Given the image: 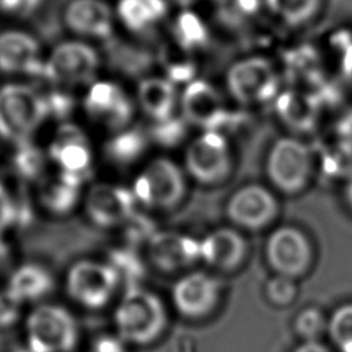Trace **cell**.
<instances>
[{
	"instance_id": "7a4b0ae2",
	"label": "cell",
	"mask_w": 352,
	"mask_h": 352,
	"mask_svg": "<svg viewBox=\"0 0 352 352\" xmlns=\"http://www.w3.org/2000/svg\"><path fill=\"white\" fill-rule=\"evenodd\" d=\"M114 323L122 341L146 345L157 340L166 326V311L158 296L133 287L121 298L114 312Z\"/></svg>"
},
{
	"instance_id": "5bb4252c",
	"label": "cell",
	"mask_w": 352,
	"mask_h": 352,
	"mask_svg": "<svg viewBox=\"0 0 352 352\" xmlns=\"http://www.w3.org/2000/svg\"><path fill=\"white\" fill-rule=\"evenodd\" d=\"M133 192L109 184L94 186L85 201V209L92 223L99 227H113L133 216Z\"/></svg>"
},
{
	"instance_id": "30bf717a",
	"label": "cell",
	"mask_w": 352,
	"mask_h": 352,
	"mask_svg": "<svg viewBox=\"0 0 352 352\" xmlns=\"http://www.w3.org/2000/svg\"><path fill=\"white\" fill-rule=\"evenodd\" d=\"M265 258L278 275L294 278L308 270L312 261V245L300 228L279 226L265 241Z\"/></svg>"
},
{
	"instance_id": "484cf974",
	"label": "cell",
	"mask_w": 352,
	"mask_h": 352,
	"mask_svg": "<svg viewBox=\"0 0 352 352\" xmlns=\"http://www.w3.org/2000/svg\"><path fill=\"white\" fill-rule=\"evenodd\" d=\"M265 3L271 14L293 28L312 22L323 6V0H265Z\"/></svg>"
},
{
	"instance_id": "d590c367",
	"label": "cell",
	"mask_w": 352,
	"mask_h": 352,
	"mask_svg": "<svg viewBox=\"0 0 352 352\" xmlns=\"http://www.w3.org/2000/svg\"><path fill=\"white\" fill-rule=\"evenodd\" d=\"M19 301L14 298L8 292L0 297V324L11 322L15 318Z\"/></svg>"
},
{
	"instance_id": "52a82bcc",
	"label": "cell",
	"mask_w": 352,
	"mask_h": 352,
	"mask_svg": "<svg viewBox=\"0 0 352 352\" xmlns=\"http://www.w3.org/2000/svg\"><path fill=\"white\" fill-rule=\"evenodd\" d=\"M77 323L59 305L43 304L26 320V337L32 352H70L77 342Z\"/></svg>"
},
{
	"instance_id": "d4e9b609",
	"label": "cell",
	"mask_w": 352,
	"mask_h": 352,
	"mask_svg": "<svg viewBox=\"0 0 352 352\" xmlns=\"http://www.w3.org/2000/svg\"><path fill=\"white\" fill-rule=\"evenodd\" d=\"M51 275L43 267L26 264L12 274L7 292L22 302L41 298L51 290Z\"/></svg>"
},
{
	"instance_id": "d6a6232c",
	"label": "cell",
	"mask_w": 352,
	"mask_h": 352,
	"mask_svg": "<svg viewBox=\"0 0 352 352\" xmlns=\"http://www.w3.org/2000/svg\"><path fill=\"white\" fill-rule=\"evenodd\" d=\"M182 121L183 120L177 121L175 117H172L166 121L155 122L151 129L153 138L162 144H173L182 135Z\"/></svg>"
},
{
	"instance_id": "4dcf8cb0",
	"label": "cell",
	"mask_w": 352,
	"mask_h": 352,
	"mask_svg": "<svg viewBox=\"0 0 352 352\" xmlns=\"http://www.w3.org/2000/svg\"><path fill=\"white\" fill-rule=\"evenodd\" d=\"M265 293L271 302L276 305H287L294 300L297 287L293 278L276 274L268 280Z\"/></svg>"
},
{
	"instance_id": "6da1fadb",
	"label": "cell",
	"mask_w": 352,
	"mask_h": 352,
	"mask_svg": "<svg viewBox=\"0 0 352 352\" xmlns=\"http://www.w3.org/2000/svg\"><path fill=\"white\" fill-rule=\"evenodd\" d=\"M315 157L311 147L294 135L279 136L265 155V177L268 186L283 195H297L311 183Z\"/></svg>"
},
{
	"instance_id": "7402d4cb",
	"label": "cell",
	"mask_w": 352,
	"mask_h": 352,
	"mask_svg": "<svg viewBox=\"0 0 352 352\" xmlns=\"http://www.w3.org/2000/svg\"><path fill=\"white\" fill-rule=\"evenodd\" d=\"M275 107L279 120L293 131H308L318 120V106L315 99L301 91L289 89L278 94Z\"/></svg>"
},
{
	"instance_id": "ac0fdd59",
	"label": "cell",
	"mask_w": 352,
	"mask_h": 352,
	"mask_svg": "<svg viewBox=\"0 0 352 352\" xmlns=\"http://www.w3.org/2000/svg\"><path fill=\"white\" fill-rule=\"evenodd\" d=\"M0 70L6 73H25L43 77L44 63L38 56L37 41L22 32L0 34Z\"/></svg>"
},
{
	"instance_id": "8fae6325",
	"label": "cell",
	"mask_w": 352,
	"mask_h": 352,
	"mask_svg": "<svg viewBox=\"0 0 352 352\" xmlns=\"http://www.w3.org/2000/svg\"><path fill=\"white\" fill-rule=\"evenodd\" d=\"M182 120L201 131H219L227 106L223 92L205 80L190 81L179 96Z\"/></svg>"
},
{
	"instance_id": "f35d334b",
	"label": "cell",
	"mask_w": 352,
	"mask_h": 352,
	"mask_svg": "<svg viewBox=\"0 0 352 352\" xmlns=\"http://www.w3.org/2000/svg\"><path fill=\"white\" fill-rule=\"evenodd\" d=\"M342 198H344L345 205L352 210V170L344 177Z\"/></svg>"
},
{
	"instance_id": "d6986e66",
	"label": "cell",
	"mask_w": 352,
	"mask_h": 352,
	"mask_svg": "<svg viewBox=\"0 0 352 352\" xmlns=\"http://www.w3.org/2000/svg\"><path fill=\"white\" fill-rule=\"evenodd\" d=\"M180 92L165 77H148L140 81L138 100L142 110L154 121L161 122L173 117L179 109Z\"/></svg>"
},
{
	"instance_id": "5b68a950",
	"label": "cell",
	"mask_w": 352,
	"mask_h": 352,
	"mask_svg": "<svg viewBox=\"0 0 352 352\" xmlns=\"http://www.w3.org/2000/svg\"><path fill=\"white\" fill-rule=\"evenodd\" d=\"M187 175L179 164L166 157L151 160L133 183V197L157 210L177 208L187 194Z\"/></svg>"
},
{
	"instance_id": "83f0119b",
	"label": "cell",
	"mask_w": 352,
	"mask_h": 352,
	"mask_svg": "<svg viewBox=\"0 0 352 352\" xmlns=\"http://www.w3.org/2000/svg\"><path fill=\"white\" fill-rule=\"evenodd\" d=\"M326 331L340 352H352V302L344 304L333 312Z\"/></svg>"
},
{
	"instance_id": "8992f818",
	"label": "cell",
	"mask_w": 352,
	"mask_h": 352,
	"mask_svg": "<svg viewBox=\"0 0 352 352\" xmlns=\"http://www.w3.org/2000/svg\"><path fill=\"white\" fill-rule=\"evenodd\" d=\"M227 94L243 106L261 104L279 94L278 70L271 60L260 55H249L235 60L226 72Z\"/></svg>"
},
{
	"instance_id": "4316f807",
	"label": "cell",
	"mask_w": 352,
	"mask_h": 352,
	"mask_svg": "<svg viewBox=\"0 0 352 352\" xmlns=\"http://www.w3.org/2000/svg\"><path fill=\"white\" fill-rule=\"evenodd\" d=\"M146 142V133L142 129H128L120 132L104 144V155L113 164L128 165L143 153Z\"/></svg>"
},
{
	"instance_id": "1f68e13d",
	"label": "cell",
	"mask_w": 352,
	"mask_h": 352,
	"mask_svg": "<svg viewBox=\"0 0 352 352\" xmlns=\"http://www.w3.org/2000/svg\"><path fill=\"white\" fill-rule=\"evenodd\" d=\"M48 116H54L59 120L66 118L74 109V99L59 91H52L45 96Z\"/></svg>"
},
{
	"instance_id": "74e56055",
	"label": "cell",
	"mask_w": 352,
	"mask_h": 352,
	"mask_svg": "<svg viewBox=\"0 0 352 352\" xmlns=\"http://www.w3.org/2000/svg\"><path fill=\"white\" fill-rule=\"evenodd\" d=\"M293 352H330L326 345L320 344L319 341H302Z\"/></svg>"
},
{
	"instance_id": "8d00e7d4",
	"label": "cell",
	"mask_w": 352,
	"mask_h": 352,
	"mask_svg": "<svg viewBox=\"0 0 352 352\" xmlns=\"http://www.w3.org/2000/svg\"><path fill=\"white\" fill-rule=\"evenodd\" d=\"M341 72H342V76L346 80V82L352 87V44L349 47H346V50L342 55Z\"/></svg>"
},
{
	"instance_id": "cb8c5ba5",
	"label": "cell",
	"mask_w": 352,
	"mask_h": 352,
	"mask_svg": "<svg viewBox=\"0 0 352 352\" xmlns=\"http://www.w3.org/2000/svg\"><path fill=\"white\" fill-rule=\"evenodd\" d=\"M81 183L82 179L80 176L62 170L56 180H51L41 187L40 202L47 210L55 214H65L74 208Z\"/></svg>"
},
{
	"instance_id": "603a6c76",
	"label": "cell",
	"mask_w": 352,
	"mask_h": 352,
	"mask_svg": "<svg viewBox=\"0 0 352 352\" xmlns=\"http://www.w3.org/2000/svg\"><path fill=\"white\" fill-rule=\"evenodd\" d=\"M165 0H120L117 11L128 29L144 33L166 15Z\"/></svg>"
},
{
	"instance_id": "44dd1931",
	"label": "cell",
	"mask_w": 352,
	"mask_h": 352,
	"mask_svg": "<svg viewBox=\"0 0 352 352\" xmlns=\"http://www.w3.org/2000/svg\"><path fill=\"white\" fill-rule=\"evenodd\" d=\"M65 19L67 26L80 33L100 38L111 37V11L100 0H73L67 4Z\"/></svg>"
},
{
	"instance_id": "4fadbf2b",
	"label": "cell",
	"mask_w": 352,
	"mask_h": 352,
	"mask_svg": "<svg viewBox=\"0 0 352 352\" xmlns=\"http://www.w3.org/2000/svg\"><path fill=\"white\" fill-rule=\"evenodd\" d=\"M219 280L202 271L186 274L172 289L175 308L188 319H199L210 314L219 301Z\"/></svg>"
},
{
	"instance_id": "e575fe53",
	"label": "cell",
	"mask_w": 352,
	"mask_h": 352,
	"mask_svg": "<svg viewBox=\"0 0 352 352\" xmlns=\"http://www.w3.org/2000/svg\"><path fill=\"white\" fill-rule=\"evenodd\" d=\"M18 206L10 198L3 184L0 183V232L6 230L16 217Z\"/></svg>"
},
{
	"instance_id": "9a60e30c",
	"label": "cell",
	"mask_w": 352,
	"mask_h": 352,
	"mask_svg": "<svg viewBox=\"0 0 352 352\" xmlns=\"http://www.w3.org/2000/svg\"><path fill=\"white\" fill-rule=\"evenodd\" d=\"M84 104L91 116L102 118L113 131L126 126L133 117L132 100L114 82L102 81L94 84Z\"/></svg>"
},
{
	"instance_id": "ffe728a7",
	"label": "cell",
	"mask_w": 352,
	"mask_h": 352,
	"mask_svg": "<svg viewBox=\"0 0 352 352\" xmlns=\"http://www.w3.org/2000/svg\"><path fill=\"white\" fill-rule=\"evenodd\" d=\"M148 252L160 268L175 270L199 258V242L176 232H160L150 239Z\"/></svg>"
},
{
	"instance_id": "277c9868",
	"label": "cell",
	"mask_w": 352,
	"mask_h": 352,
	"mask_svg": "<svg viewBox=\"0 0 352 352\" xmlns=\"http://www.w3.org/2000/svg\"><path fill=\"white\" fill-rule=\"evenodd\" d=\"M48 116L45 95L34 88L10 84L0 89V136L22 146Z\"/></svg>"
},
{
	"instance_id": "2e32d148",
	"label": "cell",
	"mask_w": 352,
	"mask_h": 352,
	"mask_svg": "<svg viewBox=\"0 0 352 352\" xmlns=\"http://www.w3.org/2000/svg\"><path fill=\"white\" fill-rule=\"evenodd\" d=\"M50 155L63 172L85 180L91 175V150L82 131L73 124H63L50 146Z\"/></svg>"
},
{
	"instance_id": "f1b7e54d",
	"label": "cell",
	"mask_w": 352,
	"mask_h": 352,
	"mask_svg": "<svg viewBox=\"0 0 352 352\" xmlns=\"http://www.w3.org/2000/svg\"><path fill=\"white\" fill-rule=\"evenodd\" d=\"M44 168L43 153L30 143L18 146V151L12 157V169L23 179H36Z\"/></svg>"
},
{
	"instance_id": "3957f363",
	"label": "cell",
	"mask_w": 352,
	"mask_h": 352,
	"mask_svg": "<svg viewBox=\"0 0 352 352\" xmlns=\"http://www.w3.org/2000/svg\"><path fill=\"white\" fill-rule=\"evenodd\" d=\"M183 169L188 179L214 187L224 183L234 169V154L228 139L220 131H201L187 144Z\"/></svg>"
},
{
	"instance_id": "e0dca14e",
	"label": "cell",
	"mask_w": 352,
	"mask_h": 352,
	"mask_svg": "<svg viewBox=\"0 0 352 352\" xmlns=\"http://www.w3.org/2000/svg\"><path fill=\"white\" fill-rule=\"evenodd\" d=\"M246 239L235 227H219L199 241V258L206 264L230 271L246 256Z\"/></svg>"
},
{
	"instance_id": "9c48e42d",
	"label": "cell",
	"mask_w": 352,
	"mask_h": 352,
	"mask_svg": "<svg viewBox=\"0 0 352 352\" xmlns=\"http://www.w3.org/2000/svg\"><path fill=\"white\" fill-rule=\"evenodd\" d=\"M118 283L117 271L103 263L82 260L72 265L66 287L70 297L85 308L96 309L109 302Z\"/></svg>"
},
{
	"instance_id": "ba28073f",
	"label": "cell",
	"mask_w": 352,
	"mask_h": 352,
	"mask_svg": "<svg viewBox=\"0 0 352 352\" xmlns=\"http://www.w3.org/2000/svg\"><path fill=\"white\" fill-rule=\"evenodd\" d=\"M279 213V201L270 186L248 183L231 192L226 202V216L235 228L263 230Z\"/></svg>"
},
{
	"instance_id": "836d02e7",
	"label": "cell",
	"mask_w": 352,
	"mask_h": 352,
	"mask_svg": "<svg viewBox=\"0 0 352 352\" xmlns=\"http://www.w3.org/2000/svg\"><path fill=\"white\" fill-rule=\"evenodd\" d=\"M41 3L43 0H0V11L29 16L41 6Z\"/></svg>"
},
{
	"instance_id": "f546056e",
	"label": "cell",
	"mask_w": 352,
	"mask_h": 352,
	"mask_svg": "<svg viewBox=\"0 0 352 352\" xmlns=\"http://www.w3.org/2000/svg\"><path fill=\"white\" fill-rule=\"evenodd\" d=\"M294 329L304 341H318V337L327 330V320L318 308H305L296 316Z\"/></svg>"
},
{
	"instance_id": "7c38bea8",
	"label": "cell",
	"mask_w": 352,
	"mask_h": 352,
	"mask_svg": "<svg viewBox=\"0 0 352 352\" xmlns=\"http://www.w3.org/2000/svg\"><path fill=\"white\" fill-rule=\"evenodd\" d=\"M99 65L98 54L84 43L58 45L44 63V78L62 84H85L94 80Z\"/></svg>"
}]
</instances>
